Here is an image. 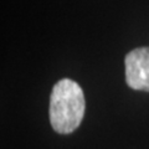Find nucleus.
Listing matches in <instances>:
<instances>
[{
    "instance_id": "obj_2",
    "label": "nucleus",
    "mask_w": 149,
    "mask_h": 149,
    "mask_svg": "<svg viewBox=\"0 0 149 149\" xmlns=\"http://www.w3.org/2000/svg\"><path fill=\"white\" fill-rule=\"evenodd\" d=\"M125 82L137 91L149 92V47L129 51L124 58Z\"/></svg>"
},
{
    "instance_id": "obj_1",
    "label": "nucleus",
    "mask_w": 149,
    "mask_h": 149,
    "mask_svg": "<svg viewBox=\"0 0 149 149\" xmlns=\"http://www.w3.org/2000/svg\"><path fill=\"white\" fill-rule=\"evenodd\" d=\"M86 102L83 91L70 78L60 80L50 97V122L55 132L68 134L76 130L85 116Z\"/></svg>"
}]
</instances>
